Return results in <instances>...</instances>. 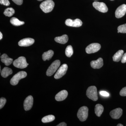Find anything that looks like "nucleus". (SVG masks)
<instances>
[{
    "mask_svg": "<svg viewBox=\"0 0 126 126\" xmlns=\"http://www.w3.org/2000/svg\"><path fill=\"white\" fill-rule=\"evenodd\" d=\"M91 67L94 69H99L103 65V60L100 58L96 60L91 61L90 63Z\"/></svg>",
    "mask_w": 126,
    "mask_h": 126,
    "instance_id": "15",
    "label": "nucleus"
},
{
    "mask_svg": "<svg viewBox=\"0 0 126 126\" xmlns=\"http://www.w3.org/2000/svg\"><path fill=\"white\" fill-rule=\"evenodd\" d=\"M110 0L113 1V0Z\"/></svg>",
    "mask_w": 126,
    "mask_h": 126,
    "instance_id": "38",
    "label": "nucleus"
},
{
    "mask_svg": "<svg viewBox=\"0 0 126 126\" xmlns=\"http://www.w3.org/2000/svg\"><path fill=\"white\" fill-rule=\"evenodd\" d=\"M68 95V92L66 90H62L56 94L55 97V99L58 101H63L66 99Z\"/></svg>",
    "mask_w": 126,
    "mask_h": 126,
    "instance_id": "16",
    "label": "nucleus"
},
{
    "mask_svg": "<svg viewBox=\"0 0 126 126\" xmlns=\"http://www.w3.org/2000/svg\"><path fill=\"white\" fill-rule=\"evenodd\" d=\"M34 43V39L26 38L21 40L18 43V45L21 47H28L33 45Z\"/></svg>",
    "mask_w": 126,
    "mask_h": 126,
    "instance_id": "13",
    "label": "nucleus"
},
{
    "mask_svg": "<svg viewBox=\"0 0 126 126\" xmlns=\"http://www.w3.org/2000/svg\"><path fill=\"white\" fill-rule=\"evenodd\" d=\"M104 107L101 104H97L95 107V113L97 116H101L103 112Z\"/></svg>",
    "mask_w": 126,
    "mask_h": 126,
    "instance_id": "22",
    "label": "nucleus"
},
{
    "mask_svg": "<svg viewBox=\"0 0 126 126\" xmlns=\"http://www.w3.org/2000/svg\"><path fill=\"white\" fill-rule=\"evenodd\" d=\"M33 103V98L32 96H29L26 98L24 103V107L25 111L30 110Z\"/></svg>",
    "mask_w": 126,
    "mask_h": 126,
    "instance_id": "12",
    "label": "nucleus"
},
{
    "mask_svg": "<svg viewBox=\"0 0 126 126\" xmlns=\"http://www.w3.org/2000/svg\"><path fill=\"white\" fill-rule=\"evenodd\" d=\"M122 113V109L120 108H118L111 111L110 115L113 119H118L121 117Z\"/></svg>",
    "mask_w": 126,
    "mask_h": 126,
    "instance_id": "14",
    "label": "nucleus"
},
{
    "mask_svg": "<svg viewBox=\"0 0 126 126\" xmlns=\"http://www.w3.org/2000/svg\"><path fill=\"white\" fill-rule=\"evenodd\" d=\"M1 61L6 66L10 65L13 61V59L9 58L6 54H4L1 56Z\"/></svg>",
    "mask_w": 126,
    "mask_h": 126,
    "instance_id": "17",
    "label": "nucleus"
},
{
    "mask_svg": "<svg viewBox=\"0 0 126 126\" xmlns=\"http://www.w3.org/2000/svg\"><path fill=\"white\" fill-rule=\"evenodd\" d=\"M99 94H100L101 95L103 96L108 97L109 96V93L107 92H106V91H101V92H99Z\"/></svg>",
    "mask_w": 126,
    "mask_h": 126,
    "instance_id": "31",
    "label": "nucleus"
},
{
    "mask_svg": "<svg viewBox=\"0 0 126 126\" xmlns=\"http://www.w3.org/2000/svg\"><path fill=\"white\" fill-rule=\"evenodd\" d=\"M121 60L122 63H126V53L123 55V56L122 57Z\"/></svg>",
    "mask_w": 126,
    "mask_h": 126,
    "instance_id": "33",
    "label": "nucleus"
},
{
    "mask_svg": "<svg viewBox=\"0 0 126 126\" xmlns=\"http://www.w3.org/2000/svg\"><path fill=\"white\" fill-rule=\"evenodd\" d=\"M124 51L122 50H120L117 52L113 56V60L115 62H119L121 60L122 57L123 56Z\"/></svg>",
    "mask_w": 126,
    "mask_h": 126,
    "instance_id": "19",
    "label": "nucleus"
},
{
    "mask_svg": "<svg viewBox=\"0 0 126 126\" xmlns=\"http://www.w3.org/2000/svg\"><path fill=\"white\" fill-rule=\"evenodd\" d=\"M118 33H126V24L121 25L118 26L117 28Z\"/></svg>",
    "mask_w": 126,
    "mask_h": 126,
    "instance_id": "27",
    "label": "nucleus"
},
{
    "mask_svg": "<svg viewBox=\"0 0 126 126\" xmlns=\"http://www.w3.org/2000/svg\"></svg>",
    "mask_w": 126,
    "mask_h": 126,
    "instance_id": "39",
    "label": "nucleus"
},
{
    "mask_svg": "<svg viewBox=\"0 0 126 126\" xmlns=\"http://www.w3.org/2000/svg\"><path fill=\"white\" fill-rule=\"evenodd\" d=\"M66 25L69 26L74 27H79L82 25V22L79 19H77L74 20L71 19H67L65 21Z\"/></svg>",
    "mask_w": 126,
    "mask_h": 126,
    "instance_id": "10",
    "label": "nucleus"
},
{
    "mask_svg": "<svg viewBox=\"0 0 126 126\" xmlns=\"http://www.w3.org/2000/svg\"><path fill=\"white\" fill-rule=\"evenodd\" d=\"M6 100L5 98L1 97L0 99V109H2L6 103Z\"/></svg>",
    "mask_w": 126,
    "mask_h": 126,
    "instance_id": "28",
    "label": "nucleus"
},
{
    "mask_svg": "<svg viewBox=\"0 0 126 126\" xmlns=\"http://www.w3.org/2000/svg\"><path fill=\"white\" fill-rule=\"evenodd\" d=\"M67 69L68 65L67 64H63L59 68L55 74V75L54 78L56 79L61 78L64 75H65L67 70Z\"/></svg>",
    "mask_w": 126,
    "mask_h": 126,
    "instance_id": "9",
    "label": "nucleus"
},
{
    "mask_svg": "<svg viewBox=\"0 0 126 126\" xmlns=\"http://www.w3.org/2000/svg\"><path fill=\"white\" fill-rule=\"evenodd\" d=\"M2 38V34L1 32H0V39L1 40Z\"/></svg>",
    "mask_w": 126,
    "mask_h": 126,
    "instance_id": "35",
    "label": "nucleus"
},
{
    "mask_svg": "<svg viewBox=\"0 0 126 126\" xmlns=\"http://www.w3.org/2000/svg\"><path fill=\"white\" fill-rule=\"evenodd\" d=\"M13 71L11 68L5 67L1 70V75L3 78H6L9 75L12 74Z\"/></svg>",
    "mask_w": 126,
    "mask_h": 126,
    "instance_id": "20",
    "label": "nucleus"
},
{
    "mask_svg": "<svg viewBox=\"0 0 126 126\" xmlns=\"http://www.w3.org/2000/svg\"><path fill=\"white\" fill-rule=\"evenodd\" d=\"M88 115V108L86 106H83L79 109L77 113V116L81 122L86 121Z\"/></svg>",
    "mask_w": 126,
    "mask_h": 126,
    "instance_id": "5",
    "label": "nucleus"
},
{
    "mask_svg": "<svg viewBox=\"0 0 126 126\" xmlns=\"http://www.w3.org/2000/svg\"><path fill=\"white\" fill-rule=\"evenodd\" d=\"M101 48V46L98 43H92L86 47V51L88 54L96 53L99 51Z\"/></svg>",
    "mask_w": 126,
    "mask_h": 126,
    "instance_id": "7",
    "label": "nucleus"
},
{
    "mask_svg": "<svg viewBox=\"0 0 126 126\" xmlns=\"http://www.w3.org/2000/svg\"><path fill=\"white\" fill-rule=\"evenodd\" d=\"M15 13V11L13 8H7L6 9L4 12V14L6 16L10 17L14 15Z\"/></svg>",
    "mask_w": 126,
    "mask_h": 126,
    "instance_id": "25",
    "label": "nucleus"
},
{
    "mask_svg": "<svg viewBox=\"0 0 126 126\" xmlns=\"http://www.w3.org/2000/svg\"><path fill=\"white\" fill-rule=\"evenodd\" d=\"M54 55V52L52 50H49L47 52L44 53L43 54V59L44 61L46 60H49Z\"/></svg>",
    "mask_w": 126,
    "mask_h": 126,
    "instance_id": "21",
    "label": "nucleus"
},
{
    "mask_svg": "<svg viewBox=\"0 0 126 126\" xmlns=\"http://www.w3.org/2000/svg\"><path fill=\"white\" fill-rule=\"evenodd\" d=\"M126 13V5H121L118 7L115 11V16L117 18H122L125 15Z\"/></svg>",
    "mask_w": 126,
    "mask_h": 126,
    "instance_id": "11",
    "label": "nucleus"
},
{
    "mask_svg": "<svg viewBox=\"0 0 126 126\" xmlns=\"http://www.w3.org/2000/svg\"><path fill=\"white\" fill-rule=\"evenodd\" d=\"M60 63H61L60 60H56L54 61L47 69L46 72L47 76L50 77L53 75L60 66Z\"/></svg>",
    "mask_w": 126,
    "mask_h": 126,
    "instance_id": "6",
    "label": "nucleus"
},
{
    "mask_svg": "<svg viewBox=\"0 0 126 126\" xmlns=\"http://www.w3.org/2000/svg\"><path fill=\"white\" fill-rule=\"evenodd\" d=\"M27 76V73L24 71H20L18 72L11 79V84L13 86L17 85L21 79L24 78Z\"/></svg>",
    "mask_w": 126,
    "mask_h": 126,
    "instance_id": "4",
    "label": "nucleus"
},
{
    "mask_svg": "<svg viewBox=\"0 0 126 126\" xmlns=\"http://www.w3.org/2000/svg\"><path fill=\"white\" fill-rule=\"evenodd\" d=\"M120 94L122 96H126V87L122 89L120 92Z\"/></svg>",
    "mask_w": 126,
    "mask_h": 126,
    "instance_id": "30",
    "label": "nucleus"
},
{
    "mask_svg": "<svg viewBox=\"0 0 126 126\" xmlns=\"http://www.w3.org/2000/svg\"><path fill=\"white\" fill-rule=\"evenodd\" d=\"M37 0L39 1H41L43 0Z\"/></svg>",
    "mask_w": 126,
    "mask_h": 126,
    "instance_id": "37",
    "label": "nucleus"
},
{
    "mask_svg": "<svg viewBox=\"0 0 126 126\" xmlns=\"http://www.w3.org/2000/svg\"><path fill=\"white\" fill-rule=\"evenodd\" d=\"M93 6L97 10L106 13L108 11V8L105 3L103 2H99L98 1H94L93 3Z\"/></svg>",
    "mask_w": 126,
    "mask_h": 126,
    "instance_id": "8",
    "label": "nucleus"
},
{
    "mask_svg": "<svg viewBox=\"0 0 126 126\" xmlns=\"http://www.w3.org/2000/svg\"><path fill=\"white\" fill-rule=\"evenodd\" d=\"M0 4L6 6H8L10 3L9 0H0Z\"/></svg>",
    "mask_w": 126,
    "mask_h": 126,
    "instance_id": "29",
    "label": "nucleus"
},
{
    "mask_svg": "<svg viewBox=\"0 0 126 126\" xmlns=\"http://www.w3.org/2000/svg\"><path fill=\"white\" fill-rule=\"evenodd\" d=\"M65 55L68 57H70L73 54V47L71 45L68 46L65 50Z\"/></svg>",
    "mask_w": 126,
    "mask_h": 126,
    "instance_id": "26",
    "label": "nucleus"
},
{
    "mask_svg": "<svg viewBox=\"0 0 126 126\" xmlns=\"http://www.w3.org/2000/svg\"><path fill=\"white\" fill-rule=\"evenodd\" d=\"M55 5L54 2L52 0H46L40 4V7L44 12L49 13L53 10Z\"/></svg>",
    "mask_w": 126,
    "mask_h": 126,
    "instance_id": "1",
    "label": "nucleus"
},
{
    "mask_svg": "<svg viewBox=\"0 0 126 126\" xmlns=\"http://www.w3.org/2000/svg\"><path fill=\"white\" fill-rule=\"evenodd\" d=\"M10 23L12 24L15 26H19L25 24L24 22L20 21L16 17H13L11 19Z\"/></svg>",
    "mask_w": 126,
    "mask_h": 126,
    "instance_id": "23",
    "label": "nucleus"
},
{
    "mask_svg": "<svg viewBox=\"0 0 126 126\" xmlns=\"http://www.w3.org/2000/svg\"><path fill=\"white\" fill-rule=\"evenodd\" d=\"M67 126V124L63 122L61 123L60 124L57 125V126Z\"/></svg>",
    "mask_w": 126,
    "mask_h": 126,
    "instance_id": "34",
    "label": "nucleus"
},
{
    "mask_svg": "<svg viewBox=\"0 0 126 126\" xmlns=\"http://www.w3.org/2000/svg\"><path fill=\"white\" fill-rule=\"evenodd\" d=\"M86 95L88 98L93 101H97L98 97L96 87L94 86L89 87L87 90Z\"/></svg>",
    "mask_w": 126,
    "mask_h": 126,
    "instance_id": "2",
    "label": "nucleus"
},
{
    "mask_svg": "<svg viewBox=\"0 0 126 126\" xmlns=\"http://www.w3.org/2000/svg\"><path fill=\"white\" fill-rule=\"evenodd\" d=\"M117 126H123V125L121 124H119L117 125Z\"/></svg>",
    "mask_w": 126,
    "mask_h": 126,
    "instance_id": "36",
    "label": "nucleus"
},
{
    "mask_svg": "<svg viewBox=\"0 0 126 126\" xmlns=\"http://www.w3.org/2000/svg\"><path fill=\"white\" fill-rule=\"evenodd\" d=\"M54 40L57 43L64 44L68 42V37L67 35H63L62 36L56 37Z\"/></svg>",
    "mask_w": 126,
    "mask_h": 126,
    "instance_id": "18",
    "label": "nucleus"
},
{
    "mask_svg": "<svg viewBox=\"0 0 126 126\" xmlns=\"http://www.w3.org/2000/svg\"><path fill=\"white\" fill-rule=\"evenodd\" d=\"M13 65L18 68L24 69L27 67L29 64L27 63L25 57L20 56L14 61Z\"/></svg>",
    "mask_w": 126,
    "mask_h": 126,
    "instance_id": "3",
    "label": "nucleus"
},
{
    "mask_svg": "<svg viewBox=\"0 0 126 126\" xmlns=\"http://www.w3.org/2000/svg\"><path fill=\"white\" fill-rule=\"evenodd\" d=\"M55 117L54 115H49L43 117L42 119V122L44 123L50 122L54 121Z\"/></svg>",
    "mask_w": 126,
    "mask_h": 126,
    "instance_id": "24",
    "label": "nucleus"
},
{
    "mask_svg": "<svg viewBox=\"0 0 126 126\" xmlns=\"http://www.w3.org/2000/svg\"><path fill=\"white\" fill-rule=\"evenodd\" d=\"M16 4L20 5L23 3V0H12Z\"/></svg>",
    "mask_w": 126,
    "mask_h": 126,
    "instance_id": "32",
    "label": "nucleus"
}]
</instances>
